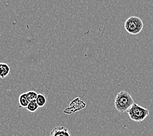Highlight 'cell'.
<instances>
[{
  "mask_svg": "<svg viewBox=\"0 0 153 136\" xmlns=\"http://www.w3.org/2000/svg\"><path fill=\"white\" fill-rule=\"evenodd\" d=\"M134 104V101L132 95L125 90L120 92L115 98V107L119 113L127 112Z\"/></svg>",
  "mask_w": 153,
  "mask_h": 136,
  "instance_id": "1",
  "label": "cell"
},
{
  "mask_svg": "<svg viewBox=\"0 0 153 136\" xmlns=\"http://www.w3.org/2000/svg\"><path fill=\"white\" fill-rule=\"evenodd\" d=\"M128 115L131 120L135 122H142L149 115V111L137 104H134L128 110Z\"/></svg>",
  "mask_w": 153,
  "mask_h": 136,
  "instance_id": "2",
  "label": "cell"
},
{
  "mask_svg": "<svg viewBox=\"0 0 153 136\" xmlns=\"http://www.w3.org/2000/svg\"><path fill=\"white\" fill-rule=\"evenodd\" d=\"M125 28L128 34L137 35L143 30V23L139 17L135 16L130 17L125 21Z\"/></svg>",
  "mask_w": 153,
  "mask_h": 136,
  "instance_id": "3",
  "label": "cell"
},
{
  "mask_svg": "<svg viewBox=\"0 0 153 136\" xmlns=\"http://www.w3.org/2000/svg\"><path fill=\"white\" fill-rule=\"evenodd\" d=\"M50 136H71V134L67 128L56 126L50 132Z\"/></svg>",
  "mask_w": 153,
  "mask_h": 136,
  "instance_id": "4",
  "label": "cell"
},
{
  "mask_svg": "<svg viewBox=\"0 0 153 136\" xmlns=\"http://www.w3.org/2000/svg\"><path fill=\"white\" fill-rule=\"evenodd\" d=\"M0 69H1L0 77H1V79H5L9 74L10 71V68L9 66L5 63H1L0 64Z\"/></svg>",
  "mask_w": 153,
  "mask_h": 136,
  "instance_id": "5",
  "label": "cell"
},
{
  "mask_svg": "<svg viewBox=\"0 0 153 136\" xmlns=\"http://www.w3.org/2000/svg\"><path fill=\"white\" fill-rule=\"evenodd\" d=\"M19 101L20 107H25V108L27 107V105L30 102L27 99L26 93H23L20 94L19 96Z\"/></svg>",
  "mask_w": 153,
  "mask_h": 136,
  "instance_id": "6",
  "label": "cell"
},
{
  "mask_svg": "<svg viewBox=\"0 0 153 136\" xmlns=\"http://www.w3.org/2000/svg\"><path fill=\"white\" fill-rule=\"evenodd\" d=\"M36 101H37L39 107H42L46 105L47 99L45 95H43L42 94H38L37 98L36 99Z\"/></svg>",
  "mask_w": 153,
  "mask_h": 136,
  "instance_id": "7",
  "label": "cell"
},
{
  "mask_svg": "<svg viewBox=\"0 0 153 136\" xmlns=\"http://www.w3.org/2000/svg\"><path fill=\"white\" fill-rule=\"evenodd\" d=\"M39 106L38 105L37 101L36 100L31 101L30 102V104L27 105L26 107V109L28 111H30L31 113H34L35 111H37V110L39 109Z\"/></svg>",
  "mask_w": 153,
  "mask_h": 136,
  "instance_id": "8",
  "label": "cell"
},
{
  "mask_svg": "<svg viewBox=\"0 0 153 136\" xmlns=\"http://www.w3.org/2000/svg\"><path fill=\"white\" fill-rule=\"evenodd\" d=\"M26 94L27 99L30 101L36 100V99H37L38 95V94L35 91H29L27 92H26Z\"/></svg>",
  "mask_w": 153,
  "mask_h": 136,
  "instance_id": "9",
  "label": "cell"
}]
</instances>
